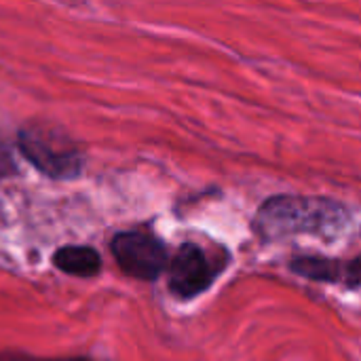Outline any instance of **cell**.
I'll list each match as a JSON object with an SVG mask.
<instances>
[{
  "instance_id": "6da1fadb",
  "label": "cell",
  "mask_w": 361,
  "mask_h": 361,
  "mask_svg": "<svg viewBox=\"0 0 361 361\" xmlns=\"http://www.w3.org/2000/svg\"><path fill=\"white\" fill-rule=\"evenodd\" d=\"M347 222V209L330 199L281 195L269 199L258 209L254 228L264 241H275L296 235H336Z\"/></svg>"
},
{
  "instance_id": "7a4b0ae2",
  "label": "cell",
  "mask_w": 361,
  "mask_h": 361,
  "mask_svg": "<svg viewBox=\"0 0 361 361\" xmlns=\"http://www.w3.org/2000/svg\"><path fill=\"white\" fill-rule=\"evenodd\" d=\"M17 144L21 154L44 176L72 180L82 171V152L76 142L57 125L30 121L19 129Z\"/></svg>"
},
{
  "instance_id": "3957f363",
  "label": "cell",
  "mask_w": 361,
  "mask_h": 361,
  "mask_svg": "<svg viewBox=\"0 0 361 361\" xmlns=\"http://www.w3.org/2000/svg\"><path fill=\"white\" fill-rule=\"evenodd\" d=\"M110 250L121 271L142 281L157 279L167 267L165 245L148 233H140V231L118 233L112 239Z\"/></svg>"
},
{
  "instance_id": "277c9868",
  "label": "cell",
  "mask_w": 361,
  "mask_h": 361,
  "mask_svg": "<svg viewBox=\"0 0 361 361\" xmlns=\"http://www.w3.org/2000/svg\"><path fill=\"white\" fill-rule=\"evenodd\" d=\"M214 277L216 269L195 243H184L169 262V288L182 300L203 294L214 283Z\"/></svg>"
},
{
  "instance_id": "5b68a950",
  "label": "cell",
  "mask_w": 361,
  "mask_h": 361,
  "mask_svg": "<svg viewBox=\"0 0 361 361\" xmlns=\"http://www.w3.org/2000/svg\"><path fill=\"white\" fill-rule=\"evenodd\" d=\"M292 271L313 279V281H330V283H345L349 288L361 286V254L347 260H330V258H296L292 262Z\"/></svg>"
},
{
  "instance_id": "8992f818",
  "label": "cell",
  "mask_w": 361,
  "mask_h": 361,
  "mask_svg": "<svg viewBox=\"0 0 361 361\" xmlns=\"http://www.w3.org/2000/svg\"><path fill=\"white\" fill-rule=\"evenodd\" d=\"M53 264L72 277H95L102 269V258L89 245H63L53 254Z\"/></svg>"
},
{
  "instance_id": "52a82bcc",
  "label": "cell",
  "mask_w": 361,
  "mask_h": 361,
  "mask_svg": "<svg viewBox=\"0 0 361 361\" xmlns=\"http://www.w3.org/2000/svg\"><path fill=\"white\" fill-rule=\"evenodd\" d=\"M0 361H89V360H38V357H30V355L11 353V355H0Z\"/></svg>"
}]
</instances>
